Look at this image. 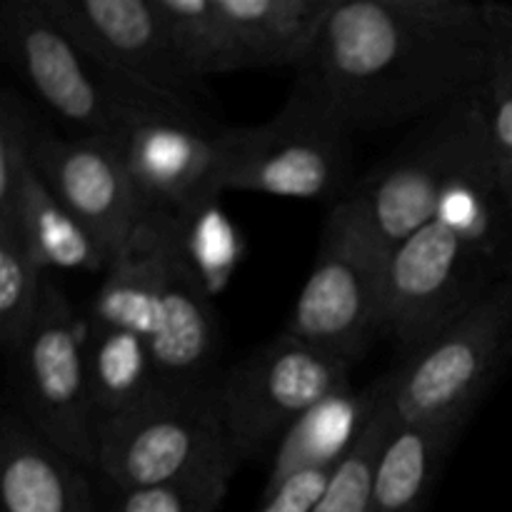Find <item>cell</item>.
<instances>
[{"label":"cell","mask_w":512,"mask_h":512,"mask_svg":"<svg viewBox=\"0 0 512 512\" xmlns=\"http://www.w3.org/2000/svg\"><path fill=\"white\" fill-rule=\"evenodd\" d=\"M83 465L5 405L0 418V512H98Z\"/></svg>","instance_id":"obj_15"},{"label":"cell","mask_w":512,"mask_h":512,"mask_svg":"<svg viewBox=\"0 0 512 512\" xmlns=\"http://www.w3.org/2000/svg\"><path fill=\"white\" fill-rule=\"evenodd\" d=\"M30 160L50 193L93 233L113 260L130 243L145 215L130 183L118 135L63 138L35 120Z\"/></svg>","instance_id":"obj_14"},{"label":"cell","mask_w":512,"mask_h":512,"mask_svg":"<svg viewBox=\"0 0 512 512\" xmlns=\"http://www.w3.org/2000/svg\"><path fill=\"white\" fill-rule=\"evenodd\" d=\"M485 3L338 0L308 70L350 128L418 123L483 85Z\"/></svg>","instance_id":"obj_1"},{"label":"cell","mask_w":512,"mask_h":512,"mask_svg":"<svg viewBox=\"0 0 512 512\" xmlns=\"http://www.w3.org/2000/svg\"><path fill=\"white\" fill-rule=\"evenodd\" d=\"M385 383L388 380L383 375L360 393H355L353 388L338 390L313 410H308L278 443L265 488L278 485L280 480L300 470L340 465V460L353 450L370 415L378 408Z\"/></svg>","instance_id":"obj_18"},{"label":"cell","mask_w":512,"mask_h":512,"mask_svg":"<svg viewBox=\"0 0 512 512\" xmlns=\"http://www.w3.org/2000/svg\"><path fill=\"white\" fill-rule=\"evenodd\" d=\"M85 365L95 423L140 408L160 390L148 345L128 330L88 325Z\"/></svg>","instance_id":"obj_20"},{"label":"cell","mask_w":512,"mask_h":512,"mask_svg":"<svg viewBox=\"0 0 512 512\" xmlns=\"http://www.w3.org/2000/svg\"><path fill=\"white\" fill-rule=\"evenodd\" d=\"M0 225H13L45 270H85L103 275L110 265L103 245L50 193L33 165L25 173L13 210L0 215Z\"/></svg>","instance_id":"obj_19"},{"label":"cell","mask_w":512,"mask_h":512,"mask_svg":"<svg viewBox=\"0 0 512 512\" xmlns=\"http://www.w3.org/2000/svg\"><path fill=\"white\" fill-rule=\"evenodd\" d=\"M463 428L398 413L375 465L373 512H423Z\"/></svg>","instance_id":"obj_17"},{"label":"cell","mask_w":512,"mask_h":512,"mask_svg":"<svg viewBox=\"0 0 512 512\" xmlns=\"http://www.w3.org/2000/svg\"><path fill=\"white\" fill-rule=\"evenodd\" d=\"M338 0H218L248 68H303Z\"/></svg>","instance_id":"obj_16"},{"label":"cell","mask_w":512,"mask_h":512,"mask_svg":"<svg viewBox=\"0 0 512 512\" xmlns=\"http://www.w3.org/2000/svg\"><path fill=\"white\" fill-rule=\"evenodd\" d=\"M105 68L133 88L198 105L205 90L175 50L158 0H45Z\"/></svg>","instance_id":"obj_13"},{"label":"cell","mask_w":512,"mask_h":512,"mask_svg":"<svg viewBox=\"0 0 512 512\" xmlns=\"http://www.w3.org/2000/svg\"><path fill=\"white\" fill-rule=\"evenodd\" d=\"M230 478V473H215L158 488L115 490L108 512H218Z\"/></svg>","instance_id":"obj_25"},{"label":"cell","mask_w":512,"mask_h":512,"mask_svg":"<svg viewBox=\"0 0 512 512\" xmlns=\"http://www.w3.org/2000/svg\"><path fill=\"white\" fill-rule=\"evenodd\" d=\"M512 278V210L493 170L463 180L390 250L385 333L415 353Z\"/></svg>","instance_id":"obj_2"},{"label":"cell","mask_w":512,"mask_h":512,"mask_svg":"<svg viewBox=\"0 0 512 512\" xmlns=\"http://www.w3.org/2000/svg\"><path fill=\"white\" fill-rule=\"evenodd\" d=\"M385 393L378 408L370 415L363 435L353 445L348 455L335 468L333 480L325 490L315 512H373V478L383 445L398 420L393 390H390V373L385 375Z\"/></svg>","instance_id":"obj_24"},{"label":"cell","mask_w":512,"mask_h":512,"mask_svg":"<svg viewBox=\"0 0 512 512\" xmlns=\"http://www.w3.org/2000/svg\"><path fill=\"white\" fill-rule=\"evenodd\" d=\"M63 285L48 275L45 298L23 348L13 355L18 405L30 428L78 465L95 468L98 440L90 403L85 335Z\"/></svg>","instance_id":"obj_11"},{"label":"cell","mask_w":512,"mask_h":512,"mask_svg":"<svg viewBox=\"0 0 512 512\" xmlns=\"http://www.w3.org/2000/svg\"><path fill=\"white\" fill-rule=\"evenodd\" d=\"M350 368L348 360L283 330L223 370L220 408L240 460L280 443L308 410L350 388Z\"/></svg>","instance_id":"obj_10"},{"label":"cell","mask_w":512,"mask_h":512,"mask_svg":"<svg viewBox=\"0 0 512 512\" xmlns=\"http://www.w3.org/2000/svg\"><path fill=\"white\" fill-rule=\"evenodd\" d=\"M48 270L13 225H0V343L8 358L23 348L45 298Z\"/></svg>","instance_id":"obj_23"},{"label":"cell","mask_w":512,"mask_h":512,"mask_svg":"<svg viewBox=\"0 0 512 512\" xmlns=\"http://www.w3.org/2000/svg\"><path fill=\"white\" fill-rule=\"evenodd\" d=\"M225 125L208 115H153L120 138L125 168L143 213L188 220L215 203L223 185Z\"/></svg>","instance_id":"obj_12"},{"label":"cell","mask_w":512,"mask_h":512,"mask_svg":"<svg viewBox=\"0 0 512 512\" xmlns=\"http://www.w3.org/2000/svg\"><path fill=\"white\" fill-rule=\"evenodd\" d=\"M158 8L175 50L200 83L208 85L215 75L248 70L218 0H158Z\"/></svg>","instance_id":"obj_21"},{"label":"cell","mask_w":512,"mask_h":512,"mask_svg":"<svg viewBox=\"0 0 512 512\" xmlns=\"http://www.w3.org/2000/svg\"><path fill=\"white\" fill-rule=\"evenodd\" d=\"M338 465L308 468L288 475L278 485L263 490V498L255 512H315Z\"/></svg>","instance_id":"obj_27"},{"label":"cell","mask_w":512,"mask_h":512,"mask_svg":"<svg viewBox=\"0 0 512 512\" xmlns=\"http://www.w3.org/2000/svg\"><path fill=\"white\" fill-rule=\"evenodd\" d=\"M390 250L353 198L330 205L318 255L285 333L358 363L385 333Z\"/></svg>","instance_id":"obj_8"},{"label":"cell","mask_w":512,"mask_h":512,"mask_svg":"<svg viewBox=\"0 0 512 512\" xmlns=\"http://www.w3.org/2000/svg\"><path fill=\"white\" fill-rule=\"evenodd\" d=\"M85 323L140 335L160 388L215 385L223 375L218 315L203 275L188 258L178 218L143 215L103 273Z\"/></svg>","instance_id":"obj_3"},{"label":"cell","mask_w":512,"mask_h":512,"mask_svg":"<svg viewBox=\"0 0 512 512\" xmlns=\"http://www.w3.org/2000/svg\"><path fill=\"white\" fill-rule=\"evenodd\" d=\"M485 10L490 25V53L480 90L495 178L512 210V5L485 3Z\"/></svg>","instance_id":"obj_22"},{"label":"cell","mask_w":512,"mask_h":512,"mask_svg":"<svg viewBox=\"0 0 512 512\" xmlns=\"http://www.w3.org/2000/svg\"><path fill=\"white\" fill-rule=\"evenodd\" d=\"M488 170L495 173L478 88L418 120L403 143L353 185L348 198L393 250L435 218L450 188Z\"/></svg>","instance_id":"obj_6"},{"label":"cell","mask_w":512,"mask_h":512,"mask_svg":"<svg viewBox=\"0 0 512 512\" xmlns=\"http://www.w3.org/2000/svg\"><path fill=\"white\" fill-rule=\"evenodd\" d=\"M353 135L325 90L298 70L285 105L253 128H225L223 190L340 203L353 190Z\"/></svg>","instance_id":"obj_4"},{"label":"cell","mask_w":512,"mask_h":512,"mask_svg":"<svg viewBox=\"0 0 512 512\" xmlns=\"http://www.w3.org/2000/svg\"><path fill=\"white\" fill-rule=\"evenodd\" d=\"M512 355V278L435 335L390 373L403 418L460 423L473 418Z\"/></svg>","instance_id":"obj_9"},{"label":"cell","mask_w":512,"mask_h":512,"mask_svg":"<svg viewBox=\"0 0 512 512\" xmlns=\"http://www.w3.org/2000/svg\"><path fill=\"white\" fill-rule=\"evenodd\" d=\"M33 123L35 118L25 110L18 95L5 88L0 95V215L13 210L25 173L33 165Z\"/></svg>","instance_id":"obj_26"},{"label":"cell","mask_w":512,"mask_h":512,"mask_svg":"<svg viewBox=\"0 0 512 512\" xmlns=\"http://www.w3.org/2000/svg\"><path fill=\"white\" fill-rule=\"evenodd\" d=\"M95 470L113 490L158 488L243 463L228 435L218 383L160 388L148 403L98 423Z\"/></svg>","instance_id":"obj_7"},{"label":"cell","mask_w":512,"mask_h":512,"mask_svg":"<svg viewBox=\"0 0 512 512\" xmlns=\"http://www.w3.org/2000/svg\"><path fill=\"white\" fill-rule=\"evenodd\" d=\"M0 55L58 118L83 135H120L130 123L153 115H205L133 88L110 73L60 23L45 0L0 3Z\"/></svg>","instance_id":"obj_5"}]
</instances>
